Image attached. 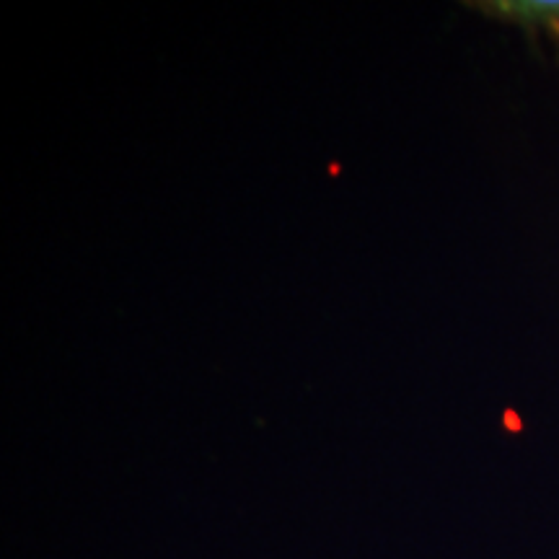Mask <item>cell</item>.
<instances>
[{"label":"cell","instance_id":"cell-2","mask_svg":"<svg viewBox=\"0 0 559 559\" xmlns=\"http://www.w3.org/2000/svg\"><path fill=\"white\" fill-rule=\"evenodd\" d=\"M551 32H555V37H557V41H559V24L555 26V29H551Z\"/></svg>","mask_w":559,"mask_h":559},{"label":"cell","instance_id":"cell-1","mask_svg":"<svg viewBox=\"0 0 559 559\" xmlns=\"http://www.w3.org/2000/svg\"><path fill=\"white\" fill-rule=\"evenodd\" d=\"M479 9L489 16L513 21L526 29H536V26L555 29L559 24V3L555 0H539V3H534V0H500V3H479Z\"/></svg>","mask_w":559,"mask_h":559}]
</instances>
